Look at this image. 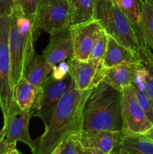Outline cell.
<instances>
[{"instance_id":"obj_19","label":"cell","mask_w":153,"mask_h":154,"mask_svg":"<svg viewBox=\"0 0 153 154\" xmlns=\"http://www.w3.org/2000/svg\"><path fill=\"white\" fill-rule=\"evenodd\" d=\"M123 13L130 20L140 42L148 48L142 38L140 30L141 1L140 0H114ZM150 49V48H149Z\"/></svg>"},{"instance_id":"obj_24","label":"cell","mask_w":153,"mask_h":154,"mask_svg":"<svg viewBox=\"0 0 153 154\" xmlns=\"http://www.w3.org/2000/svg\"><path fill=\"white\" fill-rule=\"evenodd\" d=\"M135 92H136V97H137L138 101H139L140 105H141L143 111H145L148 120L153 123V108L152 106V104L150 102L149 99H148V96H147L146 93L145 91L136 90V89H135Z\"/></svg>"},{"instance_id":"obj_26","label":"cell","mask_w":153,"mask_h":154,"mask_svg":"<svg viewBox=\"0 0 153 154\" xmlns=\"http://www.w3.org/2000/svg\"><path fill=\"white\" fill-rule=\"evenodd\" d=\"M16 5V0H0V17L10 16Z\"/></svg>"},{"instance_id":"obj_17","label":"cell","mask_w":153,"mask_h":154,"mask_svg":"<svg viewBox=\"0 0 153 154\" xmlns=\"http://www.w3.org/2000/svg\"><path fill=\"white\" fill-rule=\"evenodd\" d=\"M52 66L46 62L43 55L34 53L26 68L24 78L32 85L41 88L52 72Z\"/></svg>"},{"instance_id":"obj_8","label":"cell","mask_w":153,"mask_h":154,"mask_svg":"<svg viewBox=\"0 0 153 154\" xmlns=\"http://www.w3.org/2000/svg\"><path fill=\"white\" fill-rule=\"evenodd\" d=\"M70 26L68 0H40L33 28L36 40L40 32L49 34Z\"/></svg>"},{"instance_id":"obj_30","label":"cell","mask_w":153,"mask_h":154,"mask_svg":"<svg viewBox=\"0 0 153 154\" xmlns=\"http://www.w3.org/2000/svg\"><path fill=\"white\" fill-rule=\"evenodd\" d=\"M142 138H144L145 139L148 140V141H151L153 143V124L148 130L146 132H144L143 134L140 135Z\"/></svg>"},{"instance_id":"obj_21","label":"cell","mask_w":153,"mask_h":154,"mask_svg":"<svg viewBox=\"0 0 153 154\" xmlns=\"http://www.w3.org/2000/svg\"><path fill=\"white\" fill-rule=\"evenodd\" d=\"M119 146L130 154H153V143L140 135L124 136Z\"/></svg>"},{"instance_id":"obj_3","label":"cell","mask_w":153,"mask_h":154,"mask_svg":"<svg viewBox=\"0 0 153 154\" xmlns=\"http://www.w3.org/2000/svg\"><path fill=\"white\" fill-rule=\"evenodd\" d=\"M82 130L121 132V92L100 81L86 102Z\"/></svg>"},{"instance_id":"obj_10","label":"cell","mask_w":153,"mask_h":154,"mask_svg":"<svg viewBox=\"0 0 153 154\" xmlns=\"http://www.w3.org/2000/svg\"><path fill=\"white\" fill-rule=\"evenodd\" d=\"M32 113L21 109L16 102H14L11 110L3 126L5 127V139L10 144H16L17 141L26 144L34 153L37 144L32 139L28 129V124Z\"/></svg>"},{"instance_id":"obj_18","label":"cell","mask_w":153,"mask_h":154,"mask_svg":"<svg viewBox=\"0 0 153 154\" xmlns=\"http://www.w3.org/2000/svg\"><path fill=\"white\" fill-rule=\"evenodd\" d=\"M69 25H79L94 20L95 0H68Z\"/></svg>"},{"instance_id":"obj_1","label":"cell","mask_w":153,"mask_h":154,"mask_svg":"<svg viewBox=\"0 0 153 154\" xmlns=\"http://www.w3.org/2000/svg\"><path fill=\"white\" fill-rule=\"evenodd\" d=\"M92 90L81 91L72 80L54 109L50 122L45 126L44 132L38 140L32 154H50L68 137L82 131L83 108Z\"/></svg>"},{"instance_id":"obj_16","label":"cell","mask_w":153,"mask_h":154,"mask_svg":"<svg viewBox=\"0 0 153 154\" xmlns=\"http://www.w3.org/2000/svg\"><path fill=\"white\" fill-rule=\"evenodd\" d=\"M41 88H38L22 78L14 90V100L18 106L25 111L35 113L39 108Z\"/></svg>"},{"instance_id":"obj_12","label":"cell","mask_w":153,"mask_h":154,"mask_svg":"<svg viewBox=\"0 0 153 154\" xmlns=\"http://www.w3.org/2000/svg\"><path fill=\"white\" fill-rule=\"evenodd\" d=\"M70 27L73 37L74 57L80 61H86L101 26L94 19Z\"/></svg>"},{"instance_id":"obj_29","label":"cell","mask_w":153,"mask_h":154,"mask_svg":"<svg viewBox=\"0 0 153 154\" xmlns=\"http://www.w3.org/2000/svg\"><path fill=\"white\" fill-rule=\"evenodd\" d=\"M76 152H77V154H104L100 153V152L98 151V150H94V149L82 147V146L80 144L79 141H78V135L77 142H76Z\"/></svg>"},{"instance_id":"obj_7","label":"cell","mask_w":153,"mask_h":154,"mask_svg":"<svg viewBox=\"0 0 153 154\" xmlns=\"http://www.w3.org/2000/svg\"><path fill=\"white\" fill-rule=\"evenodd\" d=\"M121 117L124 136L142 135L153 124L140 105L132 84L121 92Z\"/></svg>"},{"instance_id":"obj_34","label":"cell","mask_w":153,"mask_h":154,"mask_svg":"<svg viewBox=\"0 0 153 154\" xmlns=\"http://www.w3.org/2000/svg\"><path fill=\"white\" fill-rule=\"evenodd\" d=\"M151 71L153 72V66H152V69H151Z\"/></svg>"},{"instance_id":"obj_25","label":"cell","mask_w":153,"mask_h":154,"mask_svg":"<svg viewBox=\"0 0 153 154\" xmlns=\"http://www.w3.org/2000/svg\"><path fill=\"white\" fill-rule=\"evenodd\" d=\"M77 135L78 134L70 135L64 141V147L61 154H77L76 152Z\"/></svg>"},{"instance_id":"obj_5","label":"cell","mask_w":153,"mask_h":154,"mask_svg":"<svg viewBox=\"0 0 153 154\" xmlns=\"http://www.w3.org/2000/svg\"><path fill=\"white\" fill-rule=\"evenodd\" d=\"M10 23V16L0 17V108L4 121L14 102L8 42Z\"/></svg>"},{"instance_id":"obj_14","label":"cell","mask_w":153,"mask_h":154,"mask_svg":"<svg viewBox=\"0 0 153 154\" xmlns=\"http://www.w3.org/2000/svg\"><path fill=\"white\" fill-rule=\"evenodd\" d=\"M139 63H125L113 67L106 69L104 72L102 81L122 92L124 87L131 85L134 72Z\"/></svg>"},{"instance_id":"obj_23","label":"cell","mask_w":153,"mask_h":154,"mask_svg":"<svg viewBox=\"0 0 153 154\" xmlns=\"http://www.w3.org/2000/svg\"><path fill=\"white\" fill-rule=\"evenodd\" d=\"M39 1L40 0H16V3L22 11L24 14L28 19L31 20L33 23L35 18Z\"/></svg>"},{"instance_id":"obj_31","label":"cell","mask_w":153,"mask_h":154,"mask_svg":"<svg viewBox=\"0 0 153 154\" xmlns=\"http://www.w3.org/2000/svg\"><path fill=\"white\" fill-rule=\"evenodd\" d=\"M110 154H130V153H129L124 148L118 146V147H117L116 148L114 149Z\"/></svg>"},{"instance_id":"obj_33","label":"cell","mask_w":153,"mask_h":154,"mask_svg":"<svg viewBox=\"0 0 153 154\" xmlns=\"http://www.w3.org/2000/svg\"><path fill=\"white\" fill-rule=\"evenodd\" d=\"M5 154H22L21 152H20L19 150L16 148H14L12 149L11 150H10V151H8V153H6Z\"/></svg>"},{"instance_id":"obj_28","label":"cell","mask_w":153,"mask_h":154,"mask_svg":"<svg viewBox=\"0 0 153 154\" xmlns=\"http://www.w3.org/2000/svg\"><path fill=\"white\" fill-rule=\"evenodd\" d=\"M146 93L153 108V72L150 69L146 81Z\"/></svg>"},{"instance_id":"obj_20","label":"cell","mask_w":153,"mask_h":154,"mask_svg":"<svg viewBox=\"0 0 153 154\" xmlns=\"http://www.w3.org/2000/svg\"><path fill=\"white\" fill-rule=\"evenodd\" d=\"M140 1V30L144 42L153 52V0Z\"/></svg>"},{"instance_id":"obj_22","label":"cell","mask_w":153,"mask_h":154,"mask_svg":"<svg viewBox=\"0 0 153 154\" xmlns=\"http://www.w3.org/2000/svg\"><path fill=\"white\" fill-rule=\"evenodd\" d=\"M107 39L108 34L103 29H101L93 45L88 60L103 62L104 57L106 52V45H107Z\"/></svg>"},{"instance_id":"obj_27","label":"cell","mask_w":153,"mask_h":154,"mask_svg":"<svg viewBox=\"0 0 153 154\" xmlns=\"http://www.w3.org/2000/svg\"><path fill=\"white\" fill-rule=\"evenodd\" d=\"M5 127L3 126V127L0 130V154H5L12 149L16 148V144H10L7 142L5 139Z\"/></svg>"},{"instance_id":"obj_32","label":"cell","mask_w":153,"mask_h":154,"mask_svg":"<svg viewBox=\"0 0 153 154\" xmlns=\"http://www.w3.org/2000/svg\"><path fill=\"white\" fill-rule=\"evenodd\" d=\"M64 141H63V142H62L61 144H60L59 145H58V147H57L56 148L55 150H54L50 154H61L62 151L63 147H64ZM34 154H35V153H34Z\"/></svg>"},{"instance_id":"obj_15","label":"cell","mask_w":153,"mask_h":154,"mask_svg":"<svg viewBox=\"0 0 153 154\" xmlns=\"http://www.w3.org/2000/svg\"><path fill=\"white\" fill-rule=\"evenodd\" d=\"M139 62L143 63L130 50L122 45L113 38L108 35L106 52L102 62L104 69H109L125 63H139Z\"/></svg>"},{"instance_id":"obj_9","label":"cell","mask_w":153,"mask_h":154,"mask_svg":"<svg viewBox=\"0 0 153 154\" xmlns=\"http://www.w3.org/2000/svg\"><path fill=\"white\" fill-rule=\"evenodd\" d=\"M67 63L69 75L76 88L81 91L92 90L102 81L105 70L102 62L93 60L80 61L72 57Z\"/></svg>"},{"instance_id":"obj_2","label":"cell","mask_w":153,"mask_h":154,"mask_svg":"<svg viewBox=\"0 0 153 154\" xmlns=\"http://www.w3.org/2000/svg\"><path fill=\"white\" fill-rule=\"evenodd\" d=\"M94 19L110 36L152 68L153 52L140 42L130 20L114 0H95Z\"/></svg>"},{"instance_id":"obj_6","label":"cell","mask_w":153,"mask_h":154,"mask_svg":"<svg viewBox=\"0 0 153 154\" xmlns=\"http://www.w3.org/2000/svg\"><path fill=\"white\" fill-rule=\"evenodd\" d=\"M71 81L72 78L68 72V68L56 71V66H53L52 72L42 86L39 108L34 113L37 117H40L45 126L50 122L54 109Z\"/></svg>"},{"instance_id":"obj_13","label":"cell","mask_w":153,"mask_h":154,"mask_svg":"<svg viewBox=\"0 0 153 154\" xmlns=\"http://www.w3.org/2000/svg\"><path fill=\"white\" fill-rule=\"evenodd\" d=\"M124 137L122 132L82 130L78 134V141L82 147L94 149L104 154H110L120 145Z\"/></svg>"},{"instance_id":"obj_11","label":"cell","mask_w":153,"mask_h":154,"mask_svg":"<svg viewBox=\"0 0 153 154\" xmlns=\"http://www.w3.org/2000/svg\"><path fill=\"white\" fill-rule=\"evenodd\" d=\"M43 57L52 67L74 57V43L70 26L50 34V42L43 51Z\"/></svg>"},{"instance_id":"obj_4","label":"cell","mask_w":153,"mask_h":154,"mask_svg":"<svg viewBox=\"0 0 153 154\" xmlns=\"http://www.w3.org/2000/svg\"><path fill=\"white\" fill-rule=\"evenodd\" d=\"M34 41L33 23L16 5L10 14L8 40L14 91L35 53Z\"/></svg>"}]
</instances>
